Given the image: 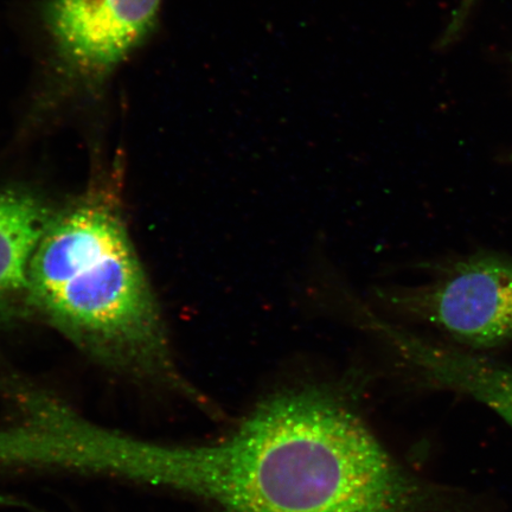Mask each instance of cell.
<instances>
[{"mask_svg":"<svg viewBox=\"0 0 512 512\" xmlns=\"http://www.w3.org/2000/svg\"><path fill=\"white\" fill-rule=\"evenodd\" d=\"M32 312L105 370L217 409L179 370L117 189L94 183L55 211L30 267Z\"/></svg>","mask_w":512,"mask_h":512,"instance_id":"cell-2","label":"cell"},{"mask_svg":"<svg viewBox=\"0 0 512 512\" xmlns=\"http://www.w3.org/2000/svg\"><path fill=\"white\" fill-rule=\"evenodd\" d=\"M162 0H47L43 21L67 72L98 80L123 63L157 22Z\"/></svg>","mask_w":512,"mask_h":512,"instance_id":"cell-4","label":"cell"},{"mask_svg":"<svg viewBox=\"0 0 512 512\" xmlns=\"http://www.w3.org/2000/svg\"><path fill=\"white\" fill-rule=\"evenodd\" d=\"M369 338L408 379L476 400L512 430V369L384 318L371 323Z\"/></svg>","mask_w":512,"mask_h":512,"instance_id":"cell-5","label":"cell"},{"mask_svg":"<svg viewBox=\"0 0 512 512\" xmlns=\"http://www.w3.org/2000/svg\"><path fill=\"white\" fill-rule=\"evenodd\" d=\"M54 213L34 192L0 190V326L34 313L30 267Z\"/></svg>","mask_w":512,"mask_h":512,"instance_id":"cell-6","label":"cell"},{"mask_svg":"<svg viewBox=\"0 0 512 512\" xmlns=\"http://www.w3.org/2000/svg\"><path fill=\"white\" fill-rule=\"evenodd\" d=\"M425 283L376 284L368 305L394 323L441 332L470 349L512 342V259L479 253L432 265Z\"/></svg>","mask_w":512,"mask_h":512,"instance_id":"cell-3","label":"cell"},{"mask_svg":"<svg viewBox=\"0 0 512 512\" xmlns=\"http://www.w3.org/2000/svg\"><path fill=\"white\" fill-rule=\"evenodd\" d=\"M476 0H462L456 11H454L453 21L457 24L463 25L469 17L472 6L475 5Z\"/></svg>","mask_w":512,"mask_h":512,"instance_id":"cell-7","label":"cell"},{"mask_svg":"<svg viewBox=\"0 0 512 512\" xmlns=\"http://www.w3.org/2000/svg\"><path fill=\"white\" fill-rule=\"evenodd\" d=\"M366 380L351 367L275 389L227 438L196 445L191 497L217 512L456 511L371 433L355 405Z\"/></svg>","mask_w":512,"mask_h":512,"instance_id":"cell-1","label":"cell"}]
</instances>
